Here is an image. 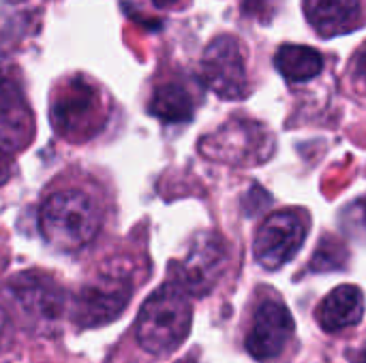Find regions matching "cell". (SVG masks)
Listing matches in <instances>:
<instances>
[{
  "instance_id": "1",
  "label": "cell",
  "mask_w": 366,
  "mask_h": 363,
  "mask_svg": "<svg viewBox=\"0 0 366 363\" xmlns=\"http://www.w3.org/2000/svg\"><path fill=\"white\" fill-rule=\"evenodd\" d=\"M193 308L182 289L174 282L157 289L142 306L135 334L137 342L146 353L169 355L182 347L191 332Z\"/></svg>"
},
{
  "instance_id": "2",
  "label": "cell",
  "mask_w": 366,
  "mask_h": 363,
  "mask_svg": "<svg viewBox=\"0 0 366 363\" xmlns=\"http://www.w3.org/2000/svg\"><path fill=\"white\" fill-rule=\"evenodd\" d=\"M39 227L47 244L71 252L94 240L101 229V212L86 193L60 190L41 205Z\"/></svg>"
},
{
  "instance_id": "3",
  "label": "cell",
  "mask_w": 366,
  "mask_h": 363,
  "mask_svg": "<svg viewBox=\"0 0 366 363\" xmlns=\"http://www.w3.org/2000/svg\"><path fill=\"white\" fill-rule=\"evenodd\" d=\"M199 152L217 163L253 167L266 163L274 152L272 133L253 120H229L214 133L202 137Z\"/></svg>"
},
{
  "instance_id": "4",
  "label": "cell",
  "mask_w": 366,
  "mask_h": 363,
  "mask_svg": "<svg viewBox=\"0 0 366 363\" xmlns=\"http://www.w3.org/2000/svg\"><path fill=\"white\" fill-rule=\"evenodd\" d=\"M227 261L229 250L225 240L217 233H199L184 259L172 265V282L187 295L204 297L225 274Z\"/></svg>"
},
{
  "instance_id": "5",
  "label": "cell",
  "mask_w": 366,
  "mask_h": 363,
  "mask_svg": "<svg viewBox=\"0 0 366 363\" xmlns=\"http://www.w3.org/2000/svg\"><path fill=\"white\" fill-rule=\"evenodd\" d=\"M202 79L221 98L238 101L249 92L244 51L236 36H217L202 56Z\"/></svg>"
},
{
  "instance_id": "6",
  "label": "cell",
  "mask_w": 366,
  "mask_h": 363,
  "mask_svg": "<svg viewBox=\"0 0 366 363\" xmlns=\"http://www.w3.org/2000/svg\"><path fill=\"white\" fill-rule=\"evenodd\" d=\"M307 237V220L296 210L270 214L255 235V259L266 270H279L290 263L302 248Z\"/></svg>"
},
{
  "instance_id": "7",
  "label": "cell",
  "mask_w": 366,
  "mask_h": 363,
  "mask_svg": "<svg viewBox=\"0 0 366 363\" xmlns=\"http://www.w3.org/2000/svg\"><path fill=\"white\" fill-rule=\"evenodd\" d=\"M101 96L99 92L75 79L62 88L51 105V122L56 131L64 137H88L101 124Z\"/></svg>"
},
{
  "instance_id": "8",
  "label": "cell",
  "mask_w": 366,
  "mask_h": 363,
  "mask_svg": "<svg viewBox=\"0 0 366 363\" xmlns=\"http://www.w3.org/2000/svg\"><path fill=\"white\" fill-rule=\"evenodd\" d=\"M131 285L122 278L103 276L97 282L86 285L75 304H73V319L79 327L94 329L116 321L131 300Z\"/></svg>"
},
{
  "instance_id": "9",
  "label": "cell",
  "mask_w": 366,
  "mask_h": 363,
  "mask_svg": "<svg viewBox=\"0 0 366 363\" xmlns=\"http://www.w3.org/2000/svg\"><path fill=\"white\" fill-rule=\"evenodd\" d=\"M294 338V319L279 300H262L247 336V351L257 362L279 357Z\"/></svg>"
},
{
  "instance_id": "10",
  "label": "cell",
  "mask_w": 366,
  "mask_h": 363,
  "mask_svg": "<svg viewBox=\"0 0 366 363\" xmlns=\"http://www.w3.org/2000/svg\"><path fill=\"white\" fill-rule=\"evenodd\" d=\"M11 293L24 312L36 323H56L66 306L60 285L41 272H24L11 280Z\"/></svg>"
},
{
  "instance_id": "11",
  "label": "cell",
  "mask_w": 366,
  "mask_h": 363,
  "mask_svg": "<svg viewBox=\"0 0 366 363\" xmlns=\"http://www.w3.org/2000/svg\"><path fill=\"white\" fill-rule=\"evenodd\" d=\"M32 133L34 120L19 88L0 75V152L9 154L26 148Z\"/></svg>"
},
{
  "instance_id": "12",
  "label": "cell",
  "mask_w": 366,
  "mask_h": 363,
  "mask_svg": "<svg viewBox=\"0 0 366 363\" xmlns=\"http://www.w3.org/2000/svg\"><path fill=\"white\" fill-rule=\"evenodd\" d=\"M305 15L322 36L345 34L360 24V0H305Z\"/></svg>"
},
{
  "instance_id": "13",
  "label": "cell",
  "mask_w": 366,
  "mask_h": 363,
  "mask_svg": "<svg viewBox=\"0 0 366 363\" xmlns=\"http://www.w3.org/2000/svg\"><path fill=\"white\" fill-rule=\"evenodd\" d=\"M365 315V293L354 285L337 287L317 308L320 327L328 334L343 332L362 321Z\"/></svg>"
},
{
  "instance_id": "14",
  "label": "cell",
  "mask_w": 366,
  "mask_h": 363,
  "mask_svg": "<svg viewBox=\"0 0 366 363\" xmlns=\"http://www.w3.org/2000/svg\"><path fill=\"white\" fill-rule=\"evenodd\" d=\"M277 71L292 83L309 81L324 68V56L309 45H283L274 56Z\"/></svg>"
},
{
  "instance_id": "15",
  "label": "cell",
  "mask_w": 366,
  "mask_h": 363,
  "mask_svg": "<svg viewBox=\"0 0 366 363\" xmlns=\"http://www.w3.org/2000/svg\"><path fill=\"white\" fill-rule=\"evenodd\" d=\"M195 105L191 94L180 83H165L154 90L150 101V113L167 124L189 122L193 118Z\"/></svg>"
},
{
  "instance_id": "16",
  "label": "cell",
  "mask_w": 366,
  "mask_h": 363,
  "mask_svg": "<svg viewBox=\"0 0 366 363\" xmlns=\"http://www.w3.org/2000/svg\"><path fill=\"white\" fill-rule=\"evenodd\" d=\"M347 263V252L345 248L337 242V240H330L326 237L317 252L313 255V261H311V272H332V270H343Z\"/></svg>"
},
{
  "instance_id": "17",
  "label": "cell",
  "mask_w": 366,
  "mask_h": 363,
  "mask_svg": "<svg viewBox=\"0 0 366 363\" xmlns=\"http://www.w3.org/2000/svg\"><path fill=\"white\" fill-rule=\"evenodd\" d=\"M277 4H279V0H242L244 13L257 15L262 19L272 17V13L277 11Z\"/></svg>"
},
{
  "instance_id": "18",
  "label": "cell",
  "mask_w": 366,
  "mask_h": 363,
  "mask_svg": "<svg viewBox=\"0 0 366 363\" xmlns=\"http://www.w3.org/2000/svg\"><path fill=\"white\" fill-rule=\"evenodd\" d=\"M352 75H354V81H356V86L366 92V47H362L360 51H358V56H356V60H354V64H352Z\"/></svg>"
},
{
  "instance_id": "19",
  "label": "cell",
  "mask_w": 366,
  "mask_h": 363,
  "mask_svg": "<svg viewBox=\"0 0 366 363\" xmlns=\"http://www.w3.org/2000/svg\"><path fill=\"white\" fill-rule=\"evenodd\" d=\"M9 336H11V319H9V315L0 308V351H2V347L6 344Z\"/></svg>"
},
{
  "instance_id": "20",
  "label": "cell",
  "mask_w": 366,
  "mask_h": 363,
  "mask_svg": "<svg viewBox=\"0 0 366 363\" xmlns=\"http://www.w3.org/2000/svg\"><path fill=\"white\" fill-rule=\"evenodd\" d=\"M11 171H13V165H11V160L6 158V154H4V152H0V186L9 182V178H11Z\"/></svg>"
},
{
  "instance_id": "21",
  "label": "cell",
  "mask_w": 366,
  "mask_h": 363,
  "mask_svg": "<svg viewBox=\"0 0 366 363\" xmlns=\"http://www.w3.org/2000/svg\"><path fill=\"white\" fill-rule=\"evenodd\" d=\"M358 212H360V218H362V223H365V227H366V197L362 199V201H358Z\"/></svg>"
},
{
  "instance_id": "22",
  "label": "cell",
  "mask_w": 366,
  "mask_h": 363,
  "mask_svg": "<svg viewBox=\"0 0 366 363\" xmlns=\"http://www.w3.org/2000/svg\"><path fill=\"white\" fill-rule=\"evenodd\" d=\"M157 6H172V4H176L178 0H152Z\"/></svg>"
},
{
  "instance_id": "23",
  "label": "cell",
  "mask_w": 366,
  "mask_h": 363,
  "mask_svg": "<svg viewBox=\"0 0 366 363\" xmlns=\"http://www.w3.org/2000/svg\"><path fill=\"white\" fill-rule=\"evenodd\" d=\"M358 363H366V349L362 351V355H360V359H358Z\"/></svg>"
}]
</instances>
